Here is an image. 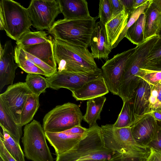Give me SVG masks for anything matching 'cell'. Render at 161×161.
<instances>
[{
    "label": "cell",
    "mask_w": 161,
    "mask_h": 161,
    "mask_svg": "<svg viewBox=\"0 0 161 161\" xmlns=\"http://www.w3.org/2000/svg\"><path fill=\"white\" fill-rule=\"evenodd\" d=\"M124 6L125 9L127 11L129 15L131 14L135 10L133 8L134 0H120Z\"/></svg>",
    "instance_id": "obj_39"
},
{
    "label": "cell",
    "mask_w": 161,
    "mask_h": 161,
    "mask_svg": "<svg viewBox=\"0 0 161 161\" xmlns=\"http://www.w3.org/2000/svg\"><path fill=\"white\" fill-rule=\"evenodd\" d=\"M145 14L146 17L145 39L159 35L161 28V12L153 3L146 10Z\"/></svg>",
    "instance_id": "obj_21"
},
{
    "label": "cell",
    "mask_w": 161,
    "mask_h": 161,
    "mask_svg": "<svg viewBox=\"0 0 161 161\" xmlns=\"http://www.w3.org/2000/svg\"><path fill=\"white\" fill-rule=\"evenodd\" d=\"M137 76L150 85H156L161 80V71L140 68Z\"/></svg>",
    "instance_id": "obj_32"
},
{
    "label": "cell",
    "mask_w": 161,
    "mask_h": 161,
    "mask_svg": "<svg viewBox=\"0 0 161 161\" xmlns=\"http://www.w3.org/2000/svg\"><path fill=\"white\" fill-rule=\"evenodd\" d=\"M152 113L142 118L130 127L134 139L143 147H148L155 139L158 129L157 121Z\"/></svg>",
    "instance_id": "obj_15"
},
{
    "label": "cell",
    "mask_w": 161,
    "mask_h": 161,
    "mask_svg": "<svg viewBox=\"0 0 161 161\" xmlns=\"http://www.w3.org/2000/svg\"><path fill=\"white\" fill-rule=\"evenodd\" d=\"M109 0L111 4L112 19L120 13L125 8L120 0Z\"/></svg>",
    "instance_id": "obj_36"
},
{
    "label": "cell",
    "mask_w": 161,
    "mask_h": 161,
    "mask_svg": "<svg viewBox=\"0 0 161 161\" xmlns=\"http://www.w3.org/2000/svg\"><path fill=\"white\" fill-rule=\"evenodd\" d=\"M82 113L77 104L68 102L58 105L47 113L43 119L45 132H63L81 125Z\"/></svg>",
    "instance_id": "obj_6"
},
{
    "label": "cell",
    "mask_w": 161,
    "mask_h": 161,
    "mask_svg": "<svg viewBox=\"0 0 161 161\" xmlns=\"http://www.w3.org/2000/svg\"><path fill=\"white\" fill-rule=\"evenodd\" d=\"M39 106V97L33 93L29 95L21 111L20 117L21 126L26 125L33 119Z\"/></svg>",
    "instance_id": "obj_25"
},
{
    "label": "cell",
    "mask_w": 161,
    "mask_h": 161,
    "mask_svg": "<svg viewBox=\"0 0 161 161\" xmlns=\"http://www.w3.org/2000/svg\"><path fill=\"white\" fill-rule=\"evenodd\" d=\"M14 50L11 40L7 41L0 48V92L5 86L13 84L15 71L18 67L14 62Z\"/></svg>",
    "instance_id": "obj_14"
},
{
    "label": "cell",
    "mask_w": 161,
    "mask_h": 161,
    "mask_svg": "<svg viewBox=\"0 0 161 161\" xmlns=\"http://www.w3.org/2000/svg\"><path fill=\"white\" fill-rule=\"evenodd\" d=\"M0 161H3L1 158H0Z\"/></svg>",
    "instance_id": "obj_47"
},
{
    "label": "cell",
    "mask_w": 161,
    "mask_h": 161,
    "mask_svg": "<svg viewBox=\"0 0 161 161\" xmlns=\"http://www.w3.org/2000/svg\"><path fill=\"white\" fill-rule=\"evenodd\" d=\"M135 47L114 55L101 68L102 76L110 92L118 95L119 85L125 68Z\"/></svg>",
    "instance_id": "obj_9"
},
{
    "label": "cell",
    "mask_w": 161,
    "mask_h": 161,
    "mask_svg": "<svg viewBox=\"0 0 161 161\" xmlns=\"http://www.w3.org/2000/svg\"><path fill=\"white\" fill-rule=\"evenodd\" d=\"M45 133L46 139L54 148L57 156L72 148L81 140L85 134H76L64 131Z\"/></svg>",
    "instance_id": "obj_17"
},
{
    "label": "cell",
    "mask_w": 161,
    "mask_h": 161,
    "mask_svg": "<svg viewBox=\"0 0 161 161\" xmlns=\"http://www.w3.org/2000/svg\"><path fill=\"white\" fill-rule=\"evenodd\" d=\"M98 16L100 21L105 25L111 19L112 14L109 0L99 1Z\"/></svg>",
    "instance_id": "obj_34"
},
{
    "label": "cell",
    "mask_w": 161,
    "mask_h": 161,
    "mask_svg": "<svg viewBox=\"0 0 161 161\" xmlns=\"http://www.w3.org/2000/svg\"><path fill=\"white\" fill-rule=\"evenodd\" d=\"M114 126L121 128L131 127L132 125L131 114L127 101L123 102L121 110Z\"/></svg>",
    "instance_id": "obj_31"
},
{
    "label": "cell",
    "mask_w": 161,
    "mask_h": 161,
    "mask_svg": "<svg viewBox=\"0 0 161 161\" xmlns=\"http://www.w3.org/2000/svg\"><path fill=\"white\" fill-rule=\"evenodd\" d=\"M0 125L19 144L22 135V126L16 123L0 100Z\"/></svg>",
    "instance_id": "obj_22"
},
{
    "label": "cell",
    "mask_w": 161,
    "mask_h": 161,
    "mask_svg": "<svg viewBox=\"0 0 161 161\" xmlns=\"http://www.w3.org/2000/svg\"><path fill=\"white\" fill-rule=\"evenodd\" d=\"M22 142L25 156L32 161H53L47 145L45 131L40 123L34 120L25 125Z\"/></svg>",
    "instance_id": "obj_7"
},
{
    "label": "cell",
    "mask_w": 161,
    "mask_h": 161,
    "mask_svg": "<svg viewBox=\"0 0 161 161\" xmlns=\"http://www.w3.org/2000/svg\"><path fill=\"white\" fill-rule=\"evenodd\" d=\"M153 3L161 12V0H153Z\"/></svg>",
    "instance_id": "obj_44"
},
{
    "label": "cell",
    "mask_w": 161,
    "mask_h": 161,
    "mask_svg": "<svg viewBox=\"0 0 161 161\" xmlns=\"http://www.w3.org/2000/svg\"><path fill=\"white\" fill-rule=\"evenodd\" d=\"M150 148V154L145 161H161V152Z\"/></svg>",
    "instance_id": "obj_38"
},
{
    "label": "cell",
    "mask_w": 161,
    "mask_h": 161,
    "mask_svg": "<svg viewBox=\"0 0 161 161\" xmlns=\"http://www.w3.org/2000/svg\"><path fill=\"white\" fill-rule=\"evenodd\" d=\"M32 25L27 8L12 0L0 2V29L8 36L17 41L30 31Z\"/></svg>",
    "instance_id": "obj_5"
},
{
    "label": "cell",
    "mask_w": 161,
    "mask_h": 161,
    "mask_svg": "<svg viewBox=\"0 0 161 161\" xmlns=\"http://www.w3.org/2000/svg\"><path fill=\"white\" fill-rule=\"evenodd\" d=\"M152 114L155 120L161 121V108H157L153 112Z\"/></svg>",
    "instance_id": "obj_42"
},
{
    "label": "cell",
    "mask_w": 161,
    "mask_h": 161,
    "mask_svg": "<svg viewBox=\"0 0 161 161\" xmlns=\"http://www.w3.org/2000/svg\"><path fill=\"white\" fill-rule=\"evenodd\" d=\"M25 82L32 93L38 97L49 87L46 78L38 74H28Z\"/></svg>",
    "instance_id": "obj_29"
},
{
    "label": "cell",
    "mask_w": 161,
    "mask_h": 161,
    "mask_svg": "<svg viewBox=\"0 0 161 161\" xmlns=\"http://www.w3.org/2000/svg\"><path fill=\"white\" fill-rule=\"evenodd\" d=\"M0 133V140L10 155L17 161H25V155L20 144L18 143L4 129Z\"/></svg>",
    "instance_id": "obj_28"
},
{
    "label": "cell",
    "mask_w": 161,
    "mask_h": 161,
    "mask_svg": "<svg viewBox=\"0 0 161 161\" xmlns=\"http://www.w3.org/2000/svg\"><path fill=\"white\" fill-rule=\"evenodd\" d=\"M159 35H161V29H160V32H159Z\"/></svg>",
    "instance_id": "obj_46"
},
{
    "label": "cell",
    "mask_w": 161,
    "mask_h": 161,
    "mask_svg": "<svg viewBox=\"0 0 161 161\" xmlns=\"http://www.w3.org/2000/svg\"><path fill=\"white\" fill-rule=\"evenodd\" d=\"M87 129L82 127L81 125H77L64 131L74 134H84L87 131Z\"/></svg>",
    "instance_id": "obj_40"
},
{
    "label": "cell",
    "mask_w": 161,
    "mask_h": 161,
    "mask_svg": "<svg viewBox=\"0 0 161 161\" xmlns=\"http://www.w3.org/2000/svg\"><path fill=\"white\" fill-rule=\"evenodd\" d=\"M48 35V34L45 31H29L24 34L16 41V46L22 47L47 42L52 38Z\"/></svg>",
    "instance_id": "obj_27"
},
{
    "label": "cell",
    "mask_w": 161,
    "mask_h": 161,
    "mask_svg": "<svg viewBox=\"0 0 161 161\" xmlns=\"http://www.w3.org/2000/svg\"><path fill=\"white\" fill-rule=\"evenodd\" d=\"M147 0H134L133 8L134 10L141 6L147 1Z\"/></svg>",
    "instance_id": "obj_43"
},
{
    "label": "cell",
    "mask_w": 161,
    "mask_h": 161,
    "mask_svg": "<svg viewBox=\"0 0 161 161\" xmlns=\"http://www.w3.org/2000/svg\"><path fill=\"white\" fill-rule=\"evenodd\" d=\"M94 58L106 59L112 48L108 41L105 25L100 21L96 23L89 44Z\"/></svg>",
    "instance_id": "obj_16"
},
{
    "label": "cell",
    "mask_w": 161,
    "mask_h": 161,
    "mask_svg": "<svg viewBox=\"0 0 161 161\" xmlns=\"http://www.w3.org/2000/svg\"><path fill=\"white\" fill-rule=\"evenodd\" d=\"M109 92L102 75L85 83L80 88L72 92L77 101H84L104 96Z\"/></svg>",
    "instance_id": "obj_18"
},
{
    "label": "cell",
    "mask_w": 161,
    "mask_h": 161,
    "mask_svg": "<svg viewBox=\"0 0 161 161\" xmlns=\"http://www.w3.org/2000/svg\"><path fill=\"white\" fill-rule=\"evenodd\" d=\"M54 55L58 71L92 74L102 72L87 48L54 38Z\"/></svg>",
    "instance_id": "obj_1"
},
{
    "label": "cell",
    "mask_w": 161,
    "mask_h": 161,
    "mask_svg": "<svg viewBox=\"0 0 161 161\" xmlns=\"http://www.w3.org/2000/svg\"><path fill=\"white\" fill-rule=\"evenodd\" d=\"M27 8L32 26L40 31H48L61 13L59 0H32Z\"/></svg>",
    "instance_id": "obj_8"
},
{
    "label": "cell",
    "mask_w": 161,
    "mask_h": 161,
    "mask_svg": "<svg viewBox=\"0 0 161 161\" xmlns=\"http://www.w3.org/2000/svg\"><path fill=\"white\" fill-rule=\"evenodd\" d=\"M78 161H107L104 160H95L93 159H85V160H79Z\"/></svg>",
    "instance_id": "obj_45"
},
{
    "label": "cell",
    "mask_w": 161,
    "mask_h": 161,
    "mask_svg": "<svg viewBox=\"0 0 161 161\" xmlns=\"http://www.w3.org/2000/svg\"><path fill=\"white\" fill-rule=\"evenodd\" d=\"M142 68L156 71H161V61L151 65Z\"/></svg>",
    "instance_id": "obj_41"
},
{
    "label": "cell",
    "mask_w": 161,
    "mask_h": 161,
    "mask_svg": "<svg viewBox=\"0 0 161 161\" xmlns=\"http://www.w3.org/2000/svg\"><path fill=\"white\" fill-rule=\"evenodd\" d=\"M59 2L64 19H79L91 16L85 0H59Z\"/></svg>",
    "instance_id": "obj_19"
},
{
    "label": "cell",
    "mask_w": 161,
    "mask_h": 161,
    "mask_svg": "<svg viewBox=\"0 0 161 161\" xmlns=\"http://www.w3.org/2000/svg\"><path fill=\"white\" fill-rule=\"evenodd\" d=\"M153 2V0H147L146 2L132 12L130 16L125 27L112 47V49L116 47L119 42L125 37L128 30L136 22L141 14L145 13L146 10L150 6Z\"/></svg>",
    "instance_id": "obj_30"
},
{
    "label": "cell",
    "mask_w": 161,
    "mask_h": 161,
    "mask_svg": "<svg viewBox=\"0 0 161 161\" xmlns=\"http://www.w3.org/2000/svg\"><path fill=\"white\" fill-rule=\"evenodd\" d=\"M106 99L103 96L87 100L86 112L83 119L89 127L97 124V121L100 119V114Z\"/></svg>",
    "instance_id": "obj_23"
},
{
    "label": "cell",
    "mask_w": 161,
    "mask_h": 161,
    "mask_svg": "<svg viewBox=\"0 0 161 161\" xmlns=\"http://www.w3.org/2000/svg\"><path fill=\"white\" fill-rule=\"evenodd\" d=\"M146 17L141 14L136 22L128 30L125 37L133 44L138 45L144 40Z\"/></svg>",
    "instance_id": "obj_26"
},
{
    "label": "cell",
    "mask_w": 161,
    "mask_h": 161,
    "mask_svg": "<svg viewBox=\"0 0 161 161\" xmlns=\"http://www.w3.org/2000/svg\"><path fill=\"white\" fill-rule=\"evenodd\" d=\"M20 47L27 57L45 73L47 77L51 76L57 71L52 38L44 43Z\"/></svg>",
    "instance_id": "obj_10"
},
{
    "label": "cell",
    "mask_w": 161,
    "mask_h": 161,
    "mask_svg": "<svg viewBox=\"0 0 161 161\" xmlns=\"http://www.w3.org/2000/svg\"><path fill=\"white\" fill-rule=\"evenodd\" d=\"M158 128L155 139L148 145L149 148L161 152V121H157Z\"/></svg>",
    "instance_id": "obj_35"
},
{
    "label": "cell",
    "mask_w": 161,
    "mask_h": 161,
    "mask_svg": "<svg viewBox=\"0 0 161 161\" xmlns=\"http://www.w3.org/2000/svg\"><path fill=\"white\" fill-rule=\"evenodd\" d=\"M96 18L58 19L55 22L48 32L54 38L87 48L89 46Z\"/></svg>",
    "instance_id": "obj_4"
},
{
    "label": "cell",
    "mask_w": 161,
    "mask_h": 161,
    "mask_svg": "<svg viewBox=\"0 0 161 161\" xmlns=\"http://www.w3.org/2000/svg\"><path fill=\"white\" fill-rule=\"evenodd\" d=\"M100 132L105 148L121 154L130 161H145L150 148L138 144L134 139L131 127L118 128L113 125L100 127Z\"/></svg>",
    "instance_id": "obj_2"
},
{
    "label": "cell",
    "mask_w": 161,
    "mask_h": 161,
    "mask_svg": "<svg viewBox=\"0 0 161 161\" xmlns=\"http://www.w3.org/2000/svg\"><path fill=\"white\" fill-rule=\"evenodd\" d=\"M130 16L124 9L105 25L108 41L111 48L126 26Z\"/></svg>",
    "instance_id": "obj_20"
},
{
    "label": "cell",
    "mask_w": 161,
    "mask_h": 161,
    "mask_svg": "<svg viewBox=\"0 0 161 161\" xmlns=\"http://www.w3.org/2000/svg\"><path fill=\"white\" fill-rule=\"evenodd\" d=\"M32 94L25 82H19L9 86L0 94V100L17 124L20 125V115L24 104L28 96Z\"/></svg>",
    "instance_id": "obj_11"
},
{
    "label": "cell",
    "mask_w": 161,
    "mask_h": 161,
    "mask_svg": "<svg viewBox=\"0 0 161 161\" xmlns=\"http://www.w3.org/2000/svg\"><path fill=\"white\" fill-rule=\"evenodd\" d=\"M117 153L105 148L97 124L88 128L79 142L68 151L57 156L56 161L93 159L111 161Z\"/></svg>",
    "instance_id": "obj_3"
},
{
    "label": "cell",
    "mask_w": 161,
    "mask_h": 161,
    "mask_svg": "<svg viewBox=\"0 0 161 161\" xmlns=\"http://www.w3.org/2000/svg\"><path fill=\"white\" fill-rule=\"evenodd\" d=\"M102 75V72L92 74L57 71L53 75L46 78L49 87L55 90L65 88L71 92L82 86L86 82Z\"/></svg>",
    "instance_id": "obj_12"
},
{
    "label": "cell",
    "mask_w": 161,
    "mask_h": 161,
    "mask_svg": "<svg viewBox=\"0 0 161 161\" xmlns=\"http://www.w3.org/2000/svg\"><path fill=\"white\" fill-rule=\"evenodd\" d=\"M151 91L150 85L141 79L131 97L127 101L131 114L132 125L152 113L149 102Z\"/></svg>",
    "instance_id": "obj_13"
},
{
    "label": "cell",
    "mask_w": 161,
    "mask_h": 161,
    "mask_svg": "<svg viewBox=\"0 0 161 161\" xmlns=\"http://www.w3.org/2000/svg\"><path fill=\"white\" fill-rule=\"evenodd\" d=\"M144 62L142 68L149 66L161 61V35Z\"/></svg>",
    "instance_id": "obj_33"
},
{
    "label": "cell",
    "mask_w": 161,
    "mask_h": 161,
    "mask_svg": "<svg viewBox=\"0 0 161 161\" xmlns=\"http://www.w3.org/2000/svg\"><path fill=\"white\" fill-rule=\"evenodd\" d=\"M14 50V60L19 67L28 74H36L46 76L45 73L27 57L22 48L16 46Z\"/></svg>",
    "instance_id": "obj_24"
},
{
    "label": "cell",
    "mask_w": 161,
    "mask_h": 161,
    "mask_svg": "<svg viewBox=\"0 0 161 161\" xmlns=\"http://www.w3.org/2000/svg\"><path fill=\"white\" fill-rule=\"evenodd\" d=\"M0 158L3 161H17L8 153L0 140Z\"/></svg>",
    "instance_id": "obj_37"
}]
</instances>
